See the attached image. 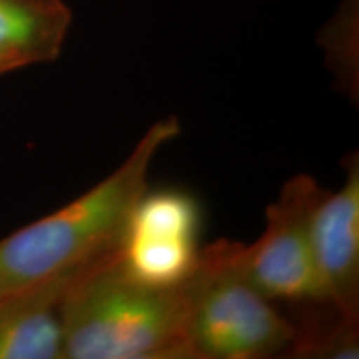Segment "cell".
Returning <instances> with one entry per match:
<instances>
[{
    "label": "cell",
    "mask_w": 359,
    "mask_h": 359,
    "mask_svg": "<svg viewBox=\"0 0 359 359\" xmlns=\"http://www.w3.org/2000/svg\"><path fill=\"white\" fill-rule=\"evenodd\" d=\"M180 133L175 116L147 130L128 158L79 198L0 240V296L87 266L122 243L156 154Z\"/></svg>",
    "instance_id": "obj_1"
},
{
    "label": "cell",
    "mask_w": 359,
    "mask_h": 359,
    "mask_svg": "<svg viewBox=\"0 0 359 359\" xmlns=\"http://www.w3.org/2000/svg\"><path fill=\"white\" fill-rule=\"evenodd\" d=\"M62 318L64 359H196L187 280L175 288L135 280L120 246L72 283Z\"/></svg>",
    "instance_id": "obj_2"
},
{
    "label": "cell",
    "mask_w": 359,
    "mask_h": 359,
    "mask_svg": "<svg viewBox=\"0 0 359 359\" xmlns=\"http://www.w3.org/2000/svg\"><path fill=\"white\" fill-rule=\"evenodd\" d=\"M241 248L228 240L205 246L187 278L196 359H262L293 344L296 327L246 276Z\"/></svg>",
    "instance_id": "obj_3"
},
{
    "label": "cell",
    "mask_w": 359,
    "mask_h": 359,
    "mask_svg": "<svg viewBox=\"0 0 359 359\" xmlns=\"http://www.w3.org/2000/svg\"><path fill=\"white\" fill-rule=\"evenodd\" d=\"M325 190L309 175H296L266 208V226L243 245L246 276L269 299L326 304L313 246V217Z\"/></svg>",
    "instance_id": "obj_4"
},
{
    "label": "cell",
    "mask_w": 359,
    "mask_h": 359,
    "mask_svg": "<svg viewBox=\"0 0 359 359\" xmlns=\"http://www.w3.org/2000/svg\"><path fill=\"white\" fill-rule=\"evenodd\" d=\"M200 206L190 193H143L120 243V259L135 280L175 288L198 262Z\"/></svg>",
    "instance_id": "obj_5"
},
{
    "label": "cell",
    "mask_w": 359,
    "mask_h": 359,
    "mask_svg": "<svg viewBox=\"0 0 359 359\" xmlns=\"http://www.w3.org/2000/svg\"><path fill=\"white\" fill-rule=\"evenodd\" d=\"M343 187L326 191L313 217V246L326 304L359 318V158L343 161Z\"/></svg>",
    "instance_id": "obj_6"
},
{
    "label": "cell",
    "mask_w": 359,
    "mask_h": 359,
    "mask_svg": "<svg viewBox=\"0 0 359 359\" xmlns=\"http://www.w3.org/2000/svg\"><path fill=\"white\" fill-rule=\"evenodd\" d=\"M87 266L0 296V359H64V299Z\"/></svg>",
    "instance_id": "obj_7"
},
{
    "label": "cell",
    "mask_w": 359,
    "mask_h": 359,
    "mask_svg": "<svg viewBox=\"0 0 359 359\" xmlns=\"http://www.w3.org/2000/svg\"><path fill=\"white\" fill-rule=\"evenodd\" d=\"M72 22L65 0H0V62L11 72L52 64L62 55Z\"/></svg>",
    "instance_id": "obj_8"
},
{
    "label": "cell",
    "mask_w": 359,
    "mask_h": 359,
    "mask_svg": "<svg viewBox=\"0 0 359 359\" xmlns=\"http://www.w3.org/2000/svg\"><path fill=\"white\" fill-rule=\"evenodd\" d=\"M7 74H11V70H8L7 67L0 62V77H2V75H7Z\"/></svg>",
    "instance_id": "obj_9"
}]
</instances>
